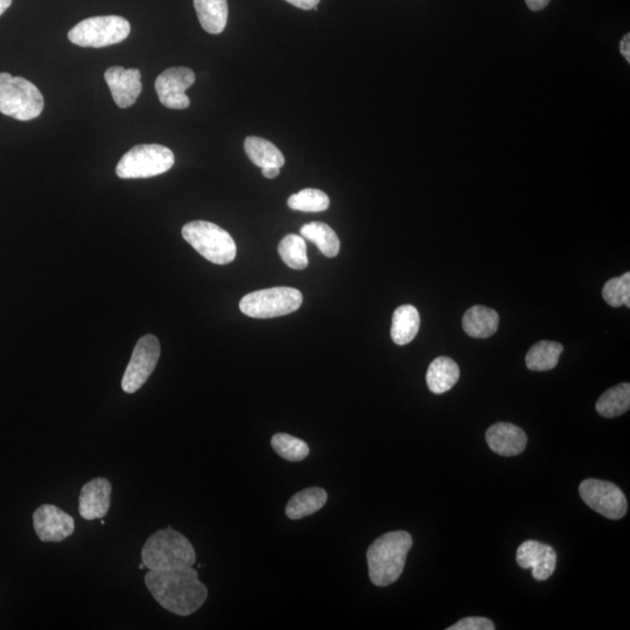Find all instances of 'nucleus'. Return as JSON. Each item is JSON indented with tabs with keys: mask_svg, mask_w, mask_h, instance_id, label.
<instances>
[{
	"mask_svg": "<svg viewBox=\"0 0 630 630\" xmlns=\"http://www.w3.org/2000/svg\"><path fill=\"white\" fill-rule=\"evenodd\" d=\"M174 154L168 147L159 144H142L126 152L116 167L121 179H146L170 171L174 165Z\"/></svg>",
	"mask_w": 630,
	"mask_h": 630,
	"instance_id": "423d86ee",
	"label": "nucleus"
},
{
	"mask_svg": "<svg viewBox=\"0 0 630 630\" xmlns=\"http://www.w3.org/2000/svg\"><path fill=\"white\" fill-rule=\"evenodd\" d=\"M105 81L111 91L112 98L121 109L130 108L142 93V74L138 69L111 67L105 72Z\"/></svg>",
	"mask_w": 630,
	"mask_h": 630,
	"instance_id": "4468645a",
	"label": "nucleus"
},
{
	"mask_svg": "<svg viewBox=\"0 0 630 630\" xmlns=\"http://www.w3.org/2000/svg\"><path fill=\"white\" fill-rule=\"evenodd\" d=\"M412 544L411 535L403 530L387 532L377 538L367 551L371 583L378 587L396 583L402 576Z\"/></svg>",
	"mask_w": 630,
	"mask_h": 630,
	"instance_id": "f03ea898",
	"label": "nucleus"
},
{
	"mask_svg": "<svg viewBox=\"0 0 630 630\" xmlns=\"http://www.w3.org/2000/svg\"><path fill=\"white\" fill-rule=\"evenodd\" d=\"M517 564L531 570L537 581L548 580L556 570L557 553L550 545L537 541L523 542L516 553Z\"/></svg>",
	"mask_w": 630,
	"mask_h": 630,
	"instance_id": "ddd939ff",
	"label": "nucleus"
},
{
	"mask_svg": "<svg viewBox=\"0 0 630 630\" xmlns=\"http://www.w3.org/2000/svg\"><path fill=\"white\" fill-rule=\"evenodd\" d=\"M112 486L108 479L96 478L86 483L79 497V511L84 520L94 521L107 516Z\"/></svg>",
	"mask_w": 630,
	"mask_h": 630,
	"instance_id": "2eb2a0df",
	"label": "nucleus"
},
{
	"mask_svg": "<svg viewBox=\"0 0 630 630\" xmlns=\"http://www.w3.org/2000/svg\"><path fill=\"white\" fill-rule=\"evenodd\" d=\"M495 625L492 620L486 618H479V616H473V618H465L455 623L454 626L447 628V630H494Z\"/></svg>",
	"mask_w": 630,
	"mask_h": 630,
	"instance_id": "c756f323",
	"label": "nucleus"
},
{
	"mask_svg": "<svg viewBox=\"0 0 630 630\" xmlns=\"http://www.w3.org/2000/svg\"><path fill=\"white\" fill-rule=\"evenodd\" d=\"M262 173L265 178L275 179L278 177L280 173V168L279 167H265V168H262Z\"/></svg>",
	"mask_w": 630,
	"mask_h": 630,
	"instance_id": "72a5a7b5",
	"label": "nucleus"
},
{
	"mask_svg": "<svg viewBox=\"0 0 630 630\" xmlns=\"http://www.w3.org/2000/svg\"><path fill=\"white\" fill-rule=\"evenodd\" d=\"M620 51L621 54L623 55V58H625L627 60V62H630V34H626L625 38L622 39L621 41V45H620Z\"/></svg>",
	"mask_w": 630,
	"mask_h": 630,
	"instance_id": "473e14b6",
	"label": "nucleus"
},
{
	"mask_svg": "<svg viewBox=\"0 0 630 630\" xmlns=\"http://www.w3.org/2000/svg\"><path fill=\"white\" fill-rule=\"evenodd\" d=\"M460 369L450 357H437L427 369L426 383L433 394L441 395L450 391L459 381Z\"/></svg>",
	"mask_w": 630,
	"mask_h": 630,
	"instance_id": "a211bd4d",
	"label": "nucleus"
},
{
	"mask_svg": "<svg viewBox=\"0 0 630 630\" xmlns=\"http://www.w3.org/2000/svg\"><path fill=\"white\" fill-rule=\"evenodd\" d=\"M33 525L35 534L45 543H60L75 531L74 518L53 504H42L34 511Z\"/></svg>",
	"mask_w": 630,
	"mask_h": 630,
	"instance_id": "f8f14e48",
	"label": "nucleus"
},
{
	"mask_svg": "<svg viewBox=\"0 0 630 630\" xmlns=\"http://www.w3.org/2000/svg\"><path fill=\"white\" fill-rule=\"evenodd\" d=\"M499 322V314L492 308L476 305L465 313L462 318V327L472 338L486 339L496 333Z\"/></svg>",
	"mask_w": 630,
	"mask_h": 630,
	"instance_id": "f3484780",
	"label": "nucleus"
},
{
	"mask_svg": "<svg viewBox=\"0 0 630 630\" xmlns=\"http://www.w3.org/2000/svg\"><path fill=\"white\" fill-rule=\"evenodd\" d=\"M195 82V74L192 69L186 67H174L164 70L156 81V91L159 101L168 109L184 110L189 107L186 90Z\"/></svg>",
	"mask_w": 630,
	"mask_h": 630,
	"instance_id": "9b49d317",
	"label": "nucleus"
},
{
	"mask_svg": "<svg viewBox=\"0 0 630 630\" xmlns=\"http://www.w3.org/2000/svg\"><path fill=\"white\" fill-rule=\"evenodd\" d=\"M602 297L612 307L626 305L630 307V273L626 272L621 277L612 278L602 289Z\"/></svg>",
	"mask_w": 630,
	"mask_h": 630,
	"instance_id": "c85d7f7f",
	"label": "nucleus"
},
{
	"mask_svg": "<svg viewBox=\"0 0 630 630\" xmlns=\"http://www.w3.org/2000/svg\"><path fill=\"white\" fill-rule=\"evenodd\" d=\"M420 327V315L415 306H399L392 315L391 339L398 346L408 345L416 338Z\"/></svg>",
	"mask_w": 630,
	"mask_h": 630,
	"instance_id": "6ab92c4d",
	"label": "nucleus"
},
{
	"mask_svg": "<svg viewBox=\"0 0 630 630\" xmlns=\"http://www.w3.org/2000/svg\"><path fill=\"white\" fill-rule=\"evenodd\" d=\"M564 347L558 342L541 341L532 346L525 357L527 367L532 371H546L557 367Z\"/></svg>",
	"mask_w": 630,
	"mask_h": 630,
	"instance_id": "393cba45",
	"label": "nucleus"
},
{
	"mask_svg": "<svg viewBox=\"0 0 630 630\" xmlns=\"http://www.w3.org/2000/svg\"><path fill=\"white\" fill-rule=\"evenodd\" d=\"M200 24L210 34H220L228 23L227 0H194Z\"/></svg>",
	"mask_w": 630,
	"mask_h": 630,
	"instance_id": "412c9836",
	"label": "nucleus"
},
{
	"mask_svg": "<svg viewBox=\"0 0 630 630\" xmlns=\"http://www.w3.org/2000/svg\"><path fill=\"white\" fill-rule=\"evenodd\" d=\"M271 446L279 457L291 462L304 460L310 454V447L297 437L287 433H277L271 439Z\"/></svg>",
	"mask_w": 630,
	"mask_h": 630,
	"instance_id": "cd10ccee",
	"label": "nucleus"
},
{
	"mask_svg": "<svg viewBox=\"0 0 630 630\" xmlns=\"http://www.w3.org/2000/svg\"><path fill=\"white\" fill-rule=\"evenodd\" d=\"M146 569L165 571L194 566L196 553L189 539L171 527L161 529L147 539L142 550Z\"/></svg>",
	"mask_w": 630,
	"mask_h": 630,
	"instance_id": "7ed1b4c3",
	"label": "nucleus"
},
{
	"mask_svg": "<svg viewBox=\"0 0 630 630\" xmlns=\"http://www.w3.org/2000/svg\"><path fill=\"white\" fill-rule=\"evenodd\" d=\"M579 493L588 507L609 520H620L627 514L626 495L612 482L587 479L580 483Z\"/></svg>",
	"mask_w": 630,
	"mask_h": 630,
	"instance_id": "1a4fd4ad",
	"label": "nucleus"
},
{
	"mask_svg": "<svg viewBox=\"0 0 630 630\" xmlns=\"http://www.w3.org/2000/svg\"><path fill=\"white\" fill-rule=\"evenodd\" d=\"M599 415L614 418L623 415L630 408V384L621 383L605 392L595 405Z\"/></svg>",
	"mask_w": 630,
	"mask_h": 630,
	"instance_id": "b1692460",
	"label": "nucleus"
},
{
	"mask_svg": "<svg viewBox=\"0 0 630 630\" xmlns=\"http://www.w3.org/2000/svg\"><path fill=\"white\" fill-rule=\"evenodd\" d=\"M44 107V96L32 82L0 73V112L3 115L27 122L39 117Z\"/></svg>",
	"mask_w": 630,
	"mask_h": 630,
	"instance_id": "20e7f679",
	"label": "nucleus"
},
{
	"mask_svg": "<svg viewBox=\"0 0 630 630\" xmlns=\"http://www.w3.org/2000/svg\"><path fill=\"white\" fill-rule=\"evenodd\" d=\"M12 4V0H0V17L3 16L5 11L9 9Z\"/></svg>",
	"mask_w": 630,
	"mask_h": 630,
	"instance_id": "f704fd0d",
	"label": "nucleus"
},
{
	"mask_svg": "<svg viewBox=\"0 0 630 630\" xmlns=\"http://www.w3.org/2000/svg\"><path fill=\"white\" fill-rule=\"evenodd\" d=\"M327 497L326 490L319 487L301 490L287 503L286 515L291 520H301V518L311 516L325 507Z\"/></svg>",
	"mask_w": 630,
	"mask_h": 630,
	"instance_id": "aec40b11",
	"label": "nucleus"
},
{
	"mask_svg": "<svg viewBox=\"0 0 630 630\" xmlns=\"http://www.w3.org/2000/svg\"><path fill=\"white\" fill-rule=\"evenodd\" d=\"M182 237L207 261L226 265L234 261L237 247L228 231L207 221H193L182 228Z\"/></svg>",
	"mask_w": 630,
	"mask_h": 630,
	"instance_id": "39448f33",
	"label": "nucleus"
},
{
	"mask_svg": "<svg viewBox=\"0 0 630 630\" xmlns=\"http://www.w3.org/2000/svg\"><path fill=\"white\" fill-rule=\"evenodd\" d=\"M244 150L256 166L282 167L285 164L283 153L269 140L259 137H248L244 142Z\"/></svg>",
	"mask_w": 630,
	"mask_h": 630,
	"instance_id": "4be33fe9",
	"label": "nucleus"
},
{
	"mask_svg": "<svg viewBox=\"0 0 630 630\" xmlns=\"http://www.w3.org/2000/svg\"><path fill=\"white\" fill-rule=\"evenodd\" d=\"M300 235L311 241L328 258H334L340 252V240L335 231L324 222H311L301 227Z\"/></svg>",
	"mask_w": 630,
	"mask_h": 630,
	"instance_id": "5701e85b",
	"label": "nucleus"
},
{
	"mask_svg": "<svg viewBox=\"0 0 630 630\" xmlns=\"http://www.w3.org/2000/svg\"><path fill=\"white\" fill-rule=\"evenodd\" d=\"M139 569H145V565L142 563L139 565Z\"/></svg>",
	"mask_w": 630,
	"mask_h": 630,
	"instance_id": "c9c22d12",
	"label": "nucleus"
},
{
	"mask_svg": "<svg viewBox=\"0 0 630 630\" xmlns=\"http://www.w3.org/2000/svg\"><path fill=\"white\" fill-rule=\"evenodd\" d=\"M328 195L320 189L306 188L290 196L287 205L293 210L306 213L325 212L329 207Z\"/></svg>",
	"mask_w": 630,
	"mask_h": 630,
	"instance_id": "bb28decb",
	"label": "nucleus"
},
{
	"mask_svg": "<svg viewBox=\"0 0 630 630\" xmlns=\"http://www.w3.org/2000/svg\"><path fill=\"white\" fill-rule=\"evenodd\" d=\"M285 2L301 10H314L320 3V0H285Z\"/></svg>",
	"mask_w": 630,
	"mask_h": 630,
	"instance_id": "7c9ffc66",
	"label": "nucleus"
},
{
	"mask_svg": "<svg viewBox=\"0 0 630 630\" xmlns=\"http://www.w3.org/2000/svg\"><path fill=\"white\" fill-rule=\"evenodd\" d=\"M160 352L157 336L147 334L138 341L122 380V388L126 394H135L149 380L157 367Z\"/></svg>",
	"mask_w": 630,
	"mask_h": 630,
	"instance_id": "9d476101",
	"label": "nucleus"
},
{
	"mask_svg": "<svg viewBox=\"0 0 630 630\" xmlns=\"http://www.w3.org/2000/svg\"><path fill=\"white\" fill-rule=\"evenodd\" d=\"M130 31L129 21L122 17H93L75 25L69 31L68 39L80 47L102 48L124 41Z\"/></svg>",
	"mask_w": 630,
	"mask_h": 630,
	"instance_id": "6e6552de",
	"label": "nucleus"
},
{
	"mask_svg": "<svg viewBox=\"0 0 630 630\" xmlns=\"http://www.w3.org/2000/svg\"><path fill=\"white\" fill-rule=\"evenodd\" d=\"M490 450L502 457H516L524 452L528 444L527 434L514 424L497 423L490 426L486 433Z\"/></svg>",
	"mask_w": 630,
	"mask_h": 630,
	"instance_id": "dca6fc26",
	"label": "nucleus"
},
{
	"mask_svg": "<svg viewBox=\"0 0 630 630\" xmlns=\"http://www.w3.org/2000/svg\"><path fill=\"white\" fill-rule=\"evenodd\" d=\"M278 254L293 270H304L308 266L307 245L303 236L287 235L278 245Z\"/></svg>",
	"mask_w": 630,
	"mask_h": 630,
	"instance_id": "a878e982",
	"label": "nucleus"
},
{
	"mask_svg": "<svg viewBox=\"0 0 630 630\" xmlns=\"http://www.w3.org/2000/svg\"><path fill=\"white\" fill-rule=\"evenodd\" d=\"M301 304L303 294L299 290L279 286L247 294L241 300L240 310L250 318L271 319L296 312Z\"/></svg>",
	"mask_w": 630,
	"mask_h": 630,
	"instance_id": "0eeeda50",
	"label": "nucleus"
},
{
	"mask_svg": "<svg viewBox=\"0 0 630 630\" xmlns=\"http://www.w3.org/2000/svg\"><path fill=\"white\" fill-rule=\"evenodd\" d=\"M145 585L158 604L179 616H188L200 609L208 598V590L193 566L154 571L145 574Z\"/></svg>",
	"mask_w": 630,
	"mask_h": 630,
	"instance_id": "f257e3e1",
	"label": "nucleus"
},
{
	"mask_svg": "<svg viewBox=\"0 0 630 630\" xmlns=\"http://www.w3.org/2000/svg\"><path fill=\"white\" fill-rule=\"evenodd\" d=\"M551 0H525L531 11H541L549 5Z\"/></svg>",
	"mask_w": 630,
	"mask_h": 630,
	"instance_id": "2f4dec72",
	"label": "nucleus"
}]
</instances>
